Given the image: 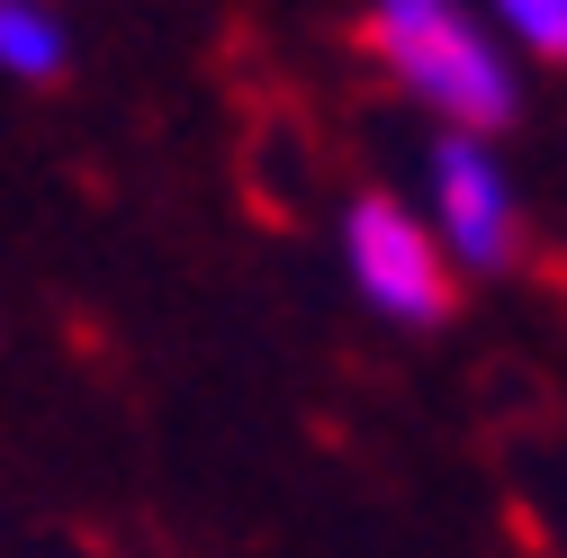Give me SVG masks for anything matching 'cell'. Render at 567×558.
<instances>
[{
	"label": "cell",
	"mask_w": 567,
	"mask_h": 558,
	"mask_svg": "<svg viewBox=\"0 0 567 558\" xmlns=\"http://www.w3.org/2000/svg\"><path fill=\"white\" fill-rule=\"evenodd\" d=\"M361 37L451 135H486L495 145V135L523 117V73L460 0H370Z\"/></svg>",
	"instance_id": "1"
},
{
	"label": "cell",
	"mask_w": 567,
	"mask_h": 558,
	"mask_svg": "<svg viewBox=\"0 0 567 558\" xmlns=\"http://www.w3.org/2000/svg\"><path fill=\"white\" fill-rule=\"evenodd\" d=\"M342 270H351V289H361L388 324L433 333V324L460 316V270H451L442 235L423 226L405 198H388V189H361L342 207Z\"/></svg>",
	"instance_id": "2"
},
{
	"label": "cell",
	"mask_w": 567,
	"mask_h": 558,
	"mask_svg": "<svg viewBox=\"0 0 567 558\" xmlns=\"http://www.w3.org/2000/svg\"><path fill=\"white\" fill-rule=\"evenodd\" d=\"M423 226L442 235L451 270L495 279V270L523 261V207H514V180H505L486 135H451L442 126V145H433V217Z\"/></svg>",
	"instance_id": "3"
},
{
	"label": "cell",
	"mask_w": 567,
	"mask_h": 558,
	"mask_svg": "<svg viewBox=\"0 0 567 558\" xmlns=\"http://www.w3.org/2000/svg\"><path fill=\"white\" fill-rule=\"evenodd\" d=\"M63 63H73V28L45 0H0V73L45 91V82H63Z\"/></svg>",
	"instance_id": "4"
},
{
	"label": "cell",
	"mask_w": 567,
	"mask_h": 558,
	"mask_svg": "<svg viewBox=\"0 0 567 558\" xmlns=\"http://www.w3.org/2000/svg\"><path fill=\"white\" fill-rule=\"evenodd\" d=\"M495 19H505V37L540 63H567V0H495Z\"/></svg>",
	"instance_id": "5"
}]
</instances>
